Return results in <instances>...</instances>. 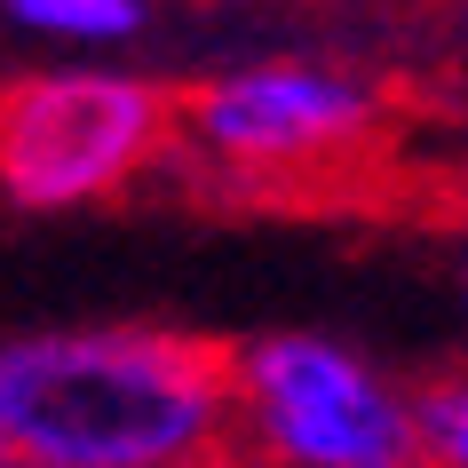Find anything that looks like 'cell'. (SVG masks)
<instances>
[{"label":"cell","mask_w":468,"mask_h":468,"mask_svg":"<svg viewBox=\"0 0 468 468\" xmlns=\"http://www.w3.org/2000/svg\"><path fill=\"white\" fill-rule=\"evenodd\" d=\"M381 468H429V461H420V452H405V461H381Z\"/></svg>","instance_id":"obj_9"},{"label":"cell","mask_w":468,"mask_h":468,"mask_svg":"<svg viewBox=\"0 0 468 468\" xmlns=\"http://www.w3.org/2000/svg\"><path fill=\"white\" fill-rule=\"evenodd\" d=\"M0 16L64 56H120L151 32V0H0Z\"/></svg>","instance_id":"obj_5"},{"label":"cell","mask_w":468,"mask_h":468,"mask_svg":"<svg viewBox=\"0 0 468 468\" xmlns=\"http://www.w3.org/2000/svg\"><path fill=\"white\" fill-rule=\"evenodd\" d=\"M183 468H247V461H230V452H215V461H183Z\"/></svg>","instance_id":"obj_8"},{"label":"cell","mask_w":468,"mask_h":468,"mask_svg":"<svg viewBox=\"0 0 468 468\" xmlns=\"http://www.w3.org/2000/svg\"><path fill=\"white\" fill-rule=\"evenodd\" d=\"M461 302H468V247H461Z\"/></svg>","instance_id":"obj_11"},{"label":"cell","mask_w":468,"mask_h":468,"mask_svg":"<svg viewBox=\"0 0 468 468\" xmlns=\"http://www.w3.org/2000/svg\"><path fill=\"white\" fill-rule=\"evenodd\" d=\"M0 468H40V461H32L25 444H16V437H8V429H0Z\"/></svg>","instance_id":"obj_7"},{"label":"cell","mask_w":468,"mask_h":468,"mask_svg":"<svg viewBox=\"0 0 468 468\" xmlns=\"http://www.w3.org/2000/svg\"><path fill=\"white\" fill-rule=\"evenodd\" d=\"M413 452L429 468H468V366H444L413 389Z\"/></svg>","instance_id":"obj_6"},{"label":"cell","mask_w":468,"mask_h":468,"mask_svg":"<svg viewBox=\"0 0 468 468\" xmlns=\"http://www.w3.org/2000/svg\"><path fill=\"white\" fill-rule=\"evenodd\" d=\"M389 88L349 56H247L175 103V144L222 183H318L373 159Z\"/></svg>","instance_id":"obj_3"},{"label":"cell","mask_w":468,"mask_h":468,"mask_svg":"<svg viewBox=\"0 0 468 468\" xmlns=\"http://www.w3.org/2000/svg\"><path fill=\"white\" fill-rule=\"evenodd\" d=\"M0 429L40 468H183L230 452V366L175 325L0 342Z\"/></svg>","instance_id":"obj_1"},{"label":"cell","mask_w":468,"mask_h":468,"mask_svg":"<svg viewBox=\"0 0 468 468\" xmlns=\"http://www.w3.org/2000/svg\"><path fill=\"white\" fill-rule=\"evenodd\" d=\"M207 8H262V0H207Z\"/></svg>","instance_id":"obj_10"},{"label":"cell","mask_w":468,"mask_h":468,"mask_svg":"<svg viewBox=\"0 0 468 468\" xmlns=\"http://www.w3.org/2000/svg\"><path fill=\"white\" fill-rule=\"evenodd\" d=\"M230 366V461L247 468H381L413 452V389L334 334H254Z\"/></svg>","instance_id":"obj_4"},{"label":"cell","mask_w":468,"mask_h":468,"mask_svg":"<svg viewBox=\"0 0 468 468\" xmlns=\"http://www.w3.org/2000/svg\"><path fill=\"white\" fill-rule=\"evenodd\" d=\"M175 151V96L120 56H64L0 88V198L25 215L103 207Z\"/></svg>","instance_id":"obj_2"},{"label":"cell","mask_w":468,"mask_h":468,"mask_svg":"<svg viewBox=\"0 0 468 468\" xmlns=\"http://www.w3.org/2000/svg\"><path fill=\"white\" fill-rule=\"evenodd\" d=\"M461 127H468V96H461Z\"/></svg>","instance_id":"obj_12"}]
</instances>
